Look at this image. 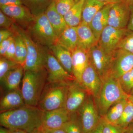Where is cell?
<instances>
[{"instance_id": "1", "label": "cell", "mask_w": 133, "mask_h": 133, "mask_svg": "<svg viewBox=\"0 0 133 133\" xmlns=\"http://www.w3.org/2000/svg\"><path fill=\"white\" fill-rule=\"evenodd\" d=\"M44 111L37 106L26 105L1 113V126L10 130H21L31 133L42 127Z\"/></svg>"}, {"instance_id": "2", "label": "cell", "mask_w": 133, "mask_h": 133, "mask_svg": "<svg viewBox=\"0 0 133 133\" xmlns=\"http://www.w3.org/2000/svg\"><path fill=\"white\" fill-rule=\"evenodd\" d=\"M47 82L45 68L38 71H24L21 91L26 105L37 106Z\"/></svg>"}, {"instance_id": "3", "label": "cell", "mask_w": 133, "mask_h": 133, "mask_svg": "<svg viewBox=\"0 0 133 133\" xmlns=\"http://www.w3.org/2000/svg\"><path fill=\"white\" fill-rule=\"evenodd\" d=\"M12 29L21 36L27 48V55L23 68L24 71H38L45 68L48 48L34 41L28 31L15 24Z\"/></svg>"}, {"instance_id": "4", "label": "cell", "mask_w": 133, "mask_h": 133, "mask_svg": "<svg viewBox=\"0 0 133 133\" xmlns=\"http://www.w3.org/2000/svg\"><path fill=\"white\" fill-rule=\"evenodd\" d=\"M128 96L122 90L118 80L109 77L102 82L99 93L94 99L101 118L104 116L112 106L122 99L128 98Z\"/></svg>"}, {"instance_id": "5", "label": "cell", "mask_w": 133, "mask_h": 133, "mask_svg": "<svg viewBox=\"0 0 133 133\" xmlns=\"http://www.w3.org/2000/svg\"><path fill=\"white\" fill-rule=\"evenodd\" d=\"M70 84L47 82L37 107L44 111L64 107L67 90Z\"/></svg>"}, {"instance_id": "6", "label": "cell", "mask_w": 133, "mask_h": 133, "mask_svg": "<svg viewBox=\"0 0 133 133\" xmlns=\"http://www.w3.org/2000/svg\"><path fill=\"white\" fill-rule=\"evenodd\" d=\"M26 30L34 41L44 47L49 49L57 42V36L45 13L35 16Z\"/></svg>"}, {"instance_id": "7", "label": "cell", "mask_w": 133, "mask_h": 133, "mask_svg": "<svg viewBox=\"0 0 133 133\" xmlns=\"http://www.w3.org/2000/svg\"><path fill=\"white\" fill-rule=\"evenodd\" d=\"M83 133H92L101 121L93 97L88 95L76 112Z\"/></svg>"}, {"instance_id": "8", "label": "cell", "mask_w": 133, "mask_h": 133, "mask_svg": "<svg viewBox=\"0 0 133 133\" xmlns=\"http://www.w3.org/2000/svg\"><path fill=\"white\" fill-rule=\"evenodd\" d=\"M131 32L127 28H117L108 25L102 31L98 44L105 53L111 55L123 38Z\"/></svg>"}, {"instance_id": "9", "label": "cell", "mask_w": 133, "mask_h": 133, "mask_svg": "<svg viewBox=\"0 0 133 133\" xmlns=\"http://www.w3.org/2000/svg\"><path fill=\"white\" fill-rule=\"evenodd\" d=\"M45 68L48 83L70 84L76 81L74 76L65 70L50 50L46 54Z\"/></svg>"}, {"instance_id": "10", "label": "cell", "mask_w": 133, "mask_h": 133, "mask_svg": "<svg viewBox=\"0 0 133 133\" xmlns=\"http://www.w3.org/2000/svg\"><path fill=\"white\" fill-rule=\"evenodd\" d=\"M89 62L99 76L102 82L109 77L111 55H108L97 44L88 51Z\"/></svg>"}, {"instance_id": "11", "label": "cell", "mask_w": 133, "mask_h": 133, "mask_svg": "<svg viewBox=\"0 0 133 133\" xmlns=\"http://www.w3.org/2000/svg\"><path fill=\"white\" fill-rule=\"evenodd\" d=\"M133 69V53L117 49L111 55L109 77L118 79Z\"/></svg>"}, {"instance_id": "12", "label": "cell", "mask_w": 133, "mask_h": 133, "mask_svg": "<svg viewBox=\"0 0 133 133\" xmlns=\"http://www.w3.org/2000/svg\"><path fill=\"white\" fill-rule=\"evenodd\" d=\"M0 8L17 25L25 30L28 29L35 19L28 9L23 4L0 6Z\"/></svg>"}, {"instance_id": "13", "label": "cell", "mask_w": 133, "mask_h": 133, "mask_svg": "<svg viewBox=\"0 0 133 133\" xmlns=\"http://www.w3.org/2000/svg\"><path fill=\"white\" fill-rule=\"evenodd\" d=\"M128 5L122 0H117L112 4L109 10L108 25L117 28H127L131 15Z\"/></svg>"}, {"instance_id": "14", "label": "cell", "mask_w": 133, "mask_h": 133, "mask_svg": "<svg viewBox=\"0 0 133 133\" xmlns=\"http://www.w3.org/2000/svg\"><path fill=\"white\" fill-rule=\"evenodd\" d=\"M85 90L76 81L69 84L64 108L71 114L77 111L88 96Z\"/></svg>"}, {"instance_id": "15", "label": "cell", "mask_w": 133, "mask_h": 133, "mask_svg": "<svg viewBox=\"0 0 133 133\" xmlns=\"http://www.w3.org/2000/svg\"><path fill=\"white\" fill-rule=\"evenodd\" d=\"M102 84L99 76L89 62L82 74L80 85L88 95L95 98L99 93Z\"/></svg>"}, {"instance_id": "16", "label": "cell", "mask_w": 133, "mask_h": 133, "mask_svg": "<svg viewBox=\"0 0 133 133\" xmlns=\"http://www.w3.org/2000/svg\"><path fill=\"white\" fill-rule=\"evenodd\" d=\"M72 114L65 108L44 111L42 128L45 129H58L71 118Z\"/></svg>"}, {"instance_id": "17", "label": "cell", "mask_w": 133, "mask_h": 133, "mask_svg": "<svg viewBox=\"0 0 133 133\" xmlns=\"http://www.w3.org/2000/svg\"><path fill=\"white\" fill-rule=\"evenodd\" d=\"M72 75L80 85L82 74L89 63L88 51L77 48L72 52Z\"/></svg>"}, {"instance_id": "18", "label": "cell", "mask_w": 133, "mask_h": 133, "mask_svg": "<svg viewBox=\"0 0 133 133\" xmlns=\"http://www.w3.org/2000/svg\"><path fill=\"white\" fill-rule=\"evenodd\" d=\"M26 105L20 89L8 91L1 98L0 112L8 111Z\"/></svg>"}, {"instance_id": "19", "label": "cell", "mask_w": 133, "mask_h": 133, "mask_svg": "<svg viewBox=\"0 0 133 133\" xmlns=\"http://www.w3.org/2000/svg\"><path fill=\"white\" fill-rule=\"evenodd\" d=\"M112 4L105 5L94 16L89 24L98 42L102 31L108 25V15Z\"/></svg>"}, {"instance_id": "20", "label": "cell", "mask_w": 133, "mask_h": 133, "mask_svg": "<svg viewBox=\"0 0 133 133\" xmlns=\"http://www.w3.org/2000/svg\"><path fill=\"white\" fill-rule=\"evenodd\" d=\"M77 48L88 51L92 47L97 44L98 41L89 24L81 22L77 27Z\"/></svg>"}, {"instance_id": "21", "label": "cell", "mask_w": 133, "mask_h": 133, "mask_svg": "<svg viewBox=\"0 0 133 133\" xmlns=\"http://www.w3.org/2000/svg\"><path fill=\"white\" fill-rule=\"evenodd\" d=\"M49 49L65 70L73 76L71 52L57 42Z\"/></svg>"}, {"instance_id": "22", "label": "cell", "mask_w": 133, "mask_h": 133, "mask_svg": "<svg viewBox=\"0 0 133 133\" xmlns=\"http://www.w3.org/2000/svg\"><path fill=\"white\" fill-rule=\"evenodd\" d=\"M44 13L58 38L68 26L64 17L58 12L53 1Z\"/></svg>"}, {"instance_id": "23", "label": "cell", "mask_w": 133, "mask_h": 133, "mask_svg": "<svg viewBox=\"0 0 133 133\" xmlns=\"http://www.w3.org/2000/svg\"><path fill=\"white\" fill-rule=\"evenodd\" d=\"M23 66L18 64L9 72L1 81L8 91L19 89V85L24 74Z\"/></svg>"}, {"instance_id": "24", "label": "cell", "mask_w": 133, "mask_h": 133, "mask_svg": "<svg viewBox=\"0 0 133 133\" xmlns=\"http://www.w3.org/2000/svg\"><path fill=\"white\" fill-rule=\"evenodd\" d=\"M57 42L73 52L77 48V27L68 26L58 37Z\"/></svg>"}, {"instance_id": "25", "label": "cell", "mask_w": 133, "mask_h": 133, "mask_svg": "<svg viewBox=\"0 0 133 133\" xmlns=\"http://www.w3.org/2000/svg\"><path fill=\"white\" fill-rule=\"evenodd\" d=\"M107 4L98 0H84L82 8V22L89 24L93 17Z\"/></svg>"}, {"instance_id": "26", "label": "cell", "mask_w": 133, "mask_h": 133, "mask_svg": "<svg viewBox=\"0 0 133 133\" xmlns=\"http://www.w3.org/2000/svg\"><path fill=\"white\" fill-rule=\"evenodd\" d=\"M128 100L127 98L120 100L111 107L101 119L109 123L116 125L121 117Z\"/></svg>"}, {"instance_id": "27", "label": "cell", "mask_w": 133, "mask_h": 133, "mask_svg": "<svg viewBox=\"0 0 133 133\" xmlns=\"http://www.w3.org/2000/svg\"><path fill=\"white\" fill-rule=\"evenodd\" d=\"M84 0H80L64 16L67 26L77 27L82 22V8Z\"/></svg>"}, {"instance_id": "28", "label": "cell", "mask_w": 133, "mask_h": 133, "mask_svg": "<svg viewBox=\"0 0 133 133\" xmlns=\"http://www.w3.org/2000/svg\"><path fill=\"white\" fill-rule=\"evenodd\" d=\"M11 31L14 34L15 46V62L23 66L27 55V50L24 40L21 36L13 29Z\"/></svg>"}, {"instance_id": "29", "label": "cell", "mask_w": 133, "mask_h": 133, "mask_svg": "<svg viewBox=\"0 0 133 133\" xmlns=\"http://www.w3.org/2000/svg\"><path fill=\"white\" fill-rule=\"evenodd\" d=\"M34 16L44 13L53 0H21Z\"/></svg>"}, {"instance_id": "30", "label": "cell", "mask_w": 133, "mask_h": 133, "mask_svg": "<svg viewBox=\"0 0 133 133\" xmlns=\"http://www.w3.org/2000/svg\"><path fill=\"white\" fill-rule=\"evenodd\" d=\"M133 122V105L128 100L121 117L116 125L126 128Z\"/></svg>"}, {"instance_id": "31", "label": "cell", "mask_w": 133, "mask_h": 133, "mask_svg": "<svg viewBox=\"0 0 133 133\" xmlns=\"http://www.w3.org/2000/svg\"><path fill=\"white\" fill-rule=\"evenodd\" d=\"M66 133H83L77 113L72 114L71 118L62 128Z\"/></svg>"}, {"instance_id": "32", "label": "cell", "mask_w": 133, "mask_h": 133, "mask_svg": "<svg viewBox=\"0 0 133 133\" xmlns=\"http://www.w3.org/2000/svg\"><path fill=\"white\" fill-rule=\"evenodd\" d=\"M122 90L129 95L133 88V69L117 79Z\"/></svg>"}, {"instance_id": "33", "label": "cell", "mask_w": 133, "mask_h": 133, "mask_svg": "<svg viewBox=\"0 0 133 133\" xmlns=\"http://www.w3.org/2000/svg\"><path fill=\"white\" fill-rule=\"evenodd\" d=\"M16 62L5 57L0 58V81L3 80L5 76L17 65Z\"/></svg>"}, {"instance_id": "34", "label": "cell", "mask_w": 133, "mask_h": 133, "mask_svg": "<svg viewBox=\"0 0 133 133\" xmlns=\"http://www.w3.org/2000/svg\"><path fill=\"white\" fill-rule=\"evenodd\" d=\"M56 9L64 16L76 3L74 0H53Z\"/></svg>"}, {"instance_id": "35", "label": "cell", "mask_w": 133, "mask_h": 133, "mask_svg": "<svg viewBox=\"0 0 133 133\" xmlns=\"http://www.w3.org/2000/svg\"><path fill=\"white\" fill-rule=\"evenodd\" d=\"M101 120L102 122V133H124L125 130L126 128L118 125L111 124L102 119Z\"/></svg>"}, {"instance_id": "36", "label": "cell", "mask_w": 133, "mask_h": 133, "mask_svg": "<svg viewBox=\"0 0 133 133\" xmlns=\"http://www.w3.org/2000/svg\"><path fill=\"white\" fill-rule=\"evenodd\" d=\"M117 49H122L133 53V32H130L123 38Z\"/></svg>"}, {"instance_id": "37", "label": "cell", "mask_w": 133, "mask_h": 133, "mask_svg": "<svg viewBox=\"0 0 133 133\" xmlns=\"http://www.w3.org/2000/svg\"><path fill=\"white\" fill-rule=\"evenodd\" d=\"M15 23L9 17L0 10V27L1 29L11 30Z\"/></svg>"}, {"instance_id": "38", "label": "cell", "mask_w": 133, "mask_h": 133, "mask_svg": "<svg viewBox=\"0 0 133 133\" xmlns=\"http://www.w3.org/2000/svg\"><path fill=\"white\" fill-rule=\"evenodd\" d=\"M14 35L6 40L0 43V55L1 57H4L6 51L14 40Z\"/></svg>"}, {"instance_id": "39", "label": "cell", "mask_w": 133, "mask_h": 133, "mask_svg": "<svg viewBox=\"0 0 133 133\" xmlns=\"http://www.w3.org/2000/svg\"><path fill=\"white\" fill-rule=\"evenodd\" d=\"M15 46L14 39L9 48L6 51L4 57L15 62Z\"/></svg>"}, {"instance_id": "40", "label": "cell", "mask_w": 133, "mask_h": 133, "mask_svg": "<svg viewBox=\"0 0 133 133\" xmlns=\"http://www.w3.org/2000/svg\"><path fill=\"white\" fill-rule=\"evenodd\" d=\"M13 35V32L9 30L1 29L0 30V43L10 38Z\"/></svg>"}, {"instance_id": "41", "label": "cell", "mask_w": 133, "mask_h": 133, "mask_svg": "<svg viewBox=\"0 0 133 133\" xmlns=\"http://www.w3.org/2000/svg\"><path fill=\"white\" fill-rule=\"evenodd\" d=\"M21 0H0V6L21 5Z\"/></svg>"}, {"instance_id": "42", "label": "cell", "mask_w": 133, "mask_h": 133, "mask_svg": "<svg viewBox=\"0 0 133 133\" xmlns=\"http://www.w3.org/2000/svg\"><path fill=\"white\" fill-rule=\"evenodd\" d=\"M43 133H66L64 130H63L62 128L58 129H45L43 128Z\"/></svg>"}, {"instance_id": "43", "label": "cell", "mask_w": 133, "mask_h": 133, "mask_svg": "<svg viewBox=\"0 0 133 133\" xmlns=\"http://www.w3.org/2000/svg\"><path fill=\"white\" fill-rule=\"evenodd\" d=\"M127 28L129 31L133 32V11L131 13V16Z\"/></svg>"}, {"instance_id": "44", "label": "cell", "mask_w": 133, "mask_h": 133, "mask_svg": "<svg viewBox=\"0 0 133 133\" xmlns=\"http://www.w3.org/2000/svg\"><path fill=\"white\" fill-rule=\"evenodd\" d=\"M102 122L101 118V121L99 124L92 133H102Z\"/></svg>"}, {"instance_id": "45", "label": "cell", "mask_w": 133, "mask_h": 133, "mask_svg": "<svg viewBox=\"0 0 133 133\" xmlns=\"http://www.w3.org/2000/svg\"><path fill=\"white\" fill-rule=\"evenodd\" d=\"M125 3L131 10V12L133 11V0H122Z\"/></svg>"}, {"instance_id": "46", "label": "cell", "mask_w": 133, "mask_h": 133, "mask_svg": "<svg viewBox=\"0 0 133 133\" xmlns=\"http://www.w3.org/2000/svg\"><path fill=\"white\" fill-rule=\"evenodd\" d=\"M124 133H133V122L126 128Z\"/></svg>"}, {"instance_id": "47", "label": "cell", "mask_w": 133, "mask_h": 133, "mask_svg": "<svg viewBox=\"0 0 133 133\" xmlns=\"http://www.w3.org/2000/svg\"><path fill=\"white\" fill-rule=\"evenodd\" d=\"M0 133H11V131L4 127L1 126L0 128Z\"/></svg>"}, {"instance_id": "48", "label": "cell", "mask_w": 133, "mask_h": 133, "mask_svg": "<svg viewBox=\"0 0 133 133\" xmlns=\"http://www.w3.org/2000/svg\"><path fill=\"white\" fill-rule=\"evenodd\" d=\"M101 2L104 3L105 4H110V3H114L116 2L117 0H98Z\"/></svg>"}, {"instance_id": "49", "label": "cell", "mask_w": 133, "mask_h": 133, "mask_svg": "<svg viewBox=\"0 0 133 133\" xmlns=\"http://www.w3.org/2000/svg\"><path fill=\"white\" fill-rule=\"evenodd\" d=\"M11 133H29L26 131L21 130H10Z\"/></svg>"}, {"instance_id": "50", "label": "cell", "mask_w": 133, "mask_h": 133, "mask_svg": "<svg viewBox=\"0 0 133 133\" xmlns=\"http://www.w3.org/2000/svg\"><path fill=\"white\" fill-rule=\"evenodd\" d=\"M31 133H43V131L42 127L41 128L35 130V131H33V132Z\"/></svg>"}, {"instance_id": "51", "label": "cell", "mask_w": 133, "mask_h": 133, "mask_svg": "<svg viewBox=\"0 0 133 133\" xmlns=\"http://www.w3.org/2000/svg\"><path fill=\"white\" fill-rule=\"evenodd\" d=\"M128 99L131 102L133 105V95H129Z\"/></svg>"}, {"instance_id": "52", "label": "cell", "mask_w": 133, "mask_h": 133, "mask_svg": "<svg viewBox=\"0 0 133 133\" xmlns=\"http://www.w3.org/2000/svg\"><path fill=\"white\" fill-rule=\"evenodd\" d=\"M129 95H133V88H132V91H131V92L130 93V94H129Z\"/></svg>"}, {"instance_id": "53", "label": "cell", "mask_w": 133, "mask_h": 133, "mask_svg": "<svg viewBox=\"0 0 133 133\" xmlns=\"http://www.w3.org/2000/svg\"><path fill=\"white\" fill-rule=\"evenodd\" d=\"M74 1H75V2H76V3H77L79 1H80V0H74Z\"/></svg>"}]
</instances>
